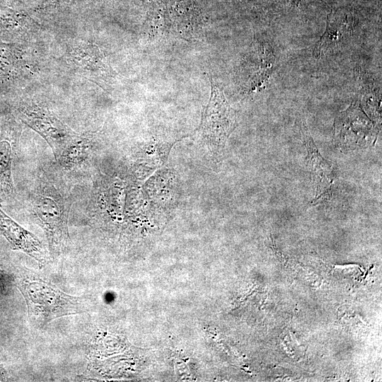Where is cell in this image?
<instances>
[{"mask_svg":"<svg viewBox=\"0 0 382 382\" xmlns=\"http://www.w3.org/2000/svg\"><path fill=\"white\" fill-rule=\"evenodd\" d=\"M62 59L71 69L93 81L107 83L112 79L111 68L95 44H74L67 48Z\"/></svg>","mask_w":382,"mask_h":382,"instance_id":"cell-6","label":"cell"},{"mask_svg":"<svg viewBox=\"0 0 382 382\" xmlns=\"http://www.w3.org/2000/svg\"><path fill=\"white\" fill-rule=\"evenodd\" d=\"M32 208L45 233L50 256L55 259L65 251L69 239L65 199L52 183L42 180L33 192Z\"/></svg>","mask_w":382,"mask_h":382,"instance_id":"cell-2","label":"cell"},{"mask_svg":"<svg viewBox=\"0 0 382 382\" xmlns=\"http://www.w3.org/2000/svg\"><path fill=\"white\" fill-rule=\"evenodd\" d=\"M0 231L13 249L25 253L36 260L41 267L47 263L48 255L41 241L33 233L12 219L1 208Z\"/></svg>","mask_w":382,"mask_h":382,"instance_id":"cell-9","label":"cell"},{"mask_svg":"<svg viewBox=\"0 0 382 382\" xmlns=\"http://www.w3.org/2000/svg\"><path fill=\"white\" fill-rule=\"evenodd\" d=\"M378 130L357 102L339 113L335 120L333 143L341 151H353L373 145Z\"/></svg>","mask_w":382,"mask_h":382,"instance_id":"cell-5","label":"cell"},{"mask_svg":"<svg viewBox=\"0 0 382 382\" xmlns=\"http://www.w3.org/2000/svg\"><path fill=\"white\" fill-rule=\"evenodd\" d=\"M237 125L236 112L231 107L223 91L211 79L209 100L194 137L211 156L219 158Z\"/></svg>","mask_w":382,"mask_h":382,"instance_id":"cell-3","label":"cell"},{"mask_svg":"<svg viewBox=\"0 0 382 382\" xmlns=\"http://www.w3.org/2000/svg\"><path fill=\"white\" fill-rule=\"evenodd\" d=\"M93 140V137L89 134H78L64 149L56 161L66 170L76 168L89 156Z\"/></svg>","mask_w":382,"mask_h":382,"instance_id":"cell-11","label":"cell"},{"mask_svg":"<svg viewBox=\"0 0 382 382\" xmlns=\"http://www.w3.org/2000/svg\"><path fill=\"white\" fill-rule=\"evenodd\" d=\"M4 370L2 365L0 364V379L4 378Z\"/></svg>","mask_w":382,"mask_h":382,"instance_id":"cell-13","label":"cell"},{"mask_svg":"<svg viewBox=\"0 0 382 382\" xmlns=\"http://www.w3.org/2000/svg\"><path fill=\"white\" fill-rule=\"evenodd\" d=\"M29 59L21 45L0 42V88L16 85L30 71Z\"/></svg>","mask_w":382,"mask_h":382,"instance_id":"cell-10","label":"cell"},{"mask_svg":"<svg viewBox=\"0 0 382 382\" xmlns=\"http://www.w3.org/2000/svg\"><path fill=\"white\" fill-rule=\"evenodd\" d=\"M27 306L28 320L36 328H44L51 321L89 310L87 300L69 295L42 278L25 275L18 282Z\"/></svg>","mask_w":382,"mask_h":382,"instance_id":"cell-1","label":"cell"},{"mask_svg":"<svg viewBox=\"0 0 382 382\" xmlns=\"http://www.w3.org/2000/svg\"><path fill=\"white\" fill-rule=\"evenodd\" d=\"M22 132V125L12 115L6 116L0 131V202L11 197L14 192L12 163Z\"/></svg>","mask_w":382,"mask_h":382,"instance_id":"cell-8","label":"cell"},{"mask_svg":"<svg viewBox=\"0 0 382 382\" xmlns=\"http://www.w3.org/2000/svg\"><path fill=\"white\" fill-rule=\"evenodd\" d=\"M15 110L18 118L47 141L56 160L78 135L47 107L36 102L22 100Z\"/></svg>","mask_w":382,"mask_h":382,"instance_id":"cell-4","label":"cell"},{"mask_svg":"<svg viewBox=\"0 0 382 382\" xmlns=\"http://www.w3.org/2000/svg\"><path fill=\"white\" fill-rule=\"evenodd\" d=\"M344 33L345 29L342 26H340L339 24L334 21H331L329 18L324 33L314 47L313 56L316 58L318 57L326 47L340 41Z\"/></svg>","mask_w":382,"mask_h":382,"instance_id":"cell-12","label":"cell"},{"mask_svg":"<svg viewBox=\"0 0 382 382\" xmlns=\"http://www.w3.org/2000/svg\"><path fill=\"white\" fill-rule=\"evenodd\" d=\"M301 132L307 150V167L315 189V197L311 204L316 205L329 200L332 196L335 170L334 165L320 155L303 120Z\"/></svg>","mask_w":382,"mask_h":382,"instance_id":"cell-7","label":"cell"}]
</instances>
